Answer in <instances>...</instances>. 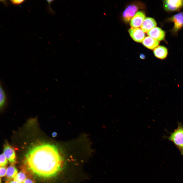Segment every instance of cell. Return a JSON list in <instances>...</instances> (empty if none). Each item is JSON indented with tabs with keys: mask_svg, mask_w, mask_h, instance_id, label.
<instances>
[{
	"mask_svg": "<svg viewBox=\"0 0 183 183\" xmlns=\"http://www.w3.org/2000/svg\"><path fill=\"white\" fill-rule=\"evenodd\" d=\"M54 145L42 143L31 147L25 154L27 170L35 176L48 178L57 176L63 168V159Z\"/></svg>",
	"mask_w": 183,
	"mask_h": 183,
	"instance_id": "6da1fadb",
	"label": "cell"
},
{
	"mask_svg": "<svg viewBox=\"0 0 183 183\" xmlns=\"http://www.w3.org/2000/svg\"><path fill=\"white\" fill-rule=\"evenodd\" d=\"M166 138L173 142L183 155V125L178 122L177 128L170 133V135Z\"/></svg>",
	"mask_w": 183,
	"mask_h": 183,
	"instance_id": "7a4b0ae2",
	"label": "cell"
},
{
	"mask_svg": "<svg viewBox=\"0 0 183 183\" xmlns=\"http://www.w3.org/2000/svg\"><path fill=\"white\" fill-rule=\"evenodd\" d=\"M163 6L165 10L173 11L177 10L183 6V0H165Z\"/></svg>",
	"mask_w": 183,
	"mask_h": 183,
	"instance_id": "3957f363",
	"label": "cell"
},
{
	"mask_svg": "<svg viewBox=\"0 0 183 183\" xmlns=\"http://www.w3.org/2000/svg\"><path fill=\"white\" fill-rule=\"evenodd\" d=\"M128 32L132 39L136 42H141L145 38V33L141 28H131Z\"/></svg>",
	"mask_w": 183,
	"mask_h": 183,
	"instance_id": "277c9868",
	"label": "cell"
},
{
	"mask_svg": "<svg viewBox=\"0 0 183 183\" xmlns=\"http://www.w3.org/2000/svg\"><path fill=\"white\" fill-rule=\"evenodd\" d=\"M145 18L144 12L142 11L137 12L131 20L130 25L131 28H139L141 26Z\"/></svg>",
	"mask_w": 183,
	"mask_h": 183,
	"instance_id": "5b68a950",
	"label": "cell"
},
{
	"mask_svg": "<svg viewBox=\"0 0 183 183\" xmlns=\"http://www.w3.org/2000/svg\"><path fill=\"white\" fill-rule=\"evenodd\" d=\"M147 34L148 36L159 41L164 39L165 33L160 28L156 27L148 32Z\"/></svg>",
	"mask_w": 183,
	"mask_h": 183,
	"instance_id": "8992f818",
	"label": "cell"
},
{
	"mask_svg": "<svg viewBox=\"0 0 183 183\" xmlns=\"http://www.w3.org/2000/svg\"><path fill=\"white\" fill-rule=\"evenodd\" d=\"M138 10L137 7L135 5H131L128 6L123 13L125 21L128 22L136 14Z\"/></svg>",
	"mask_w": 183,
	"mask_h": 183,
	"instance_id": "52a82bcc",
	"label": "cell"
},
{
	"mask_svg": "<svg viewBox=\"0 0 183 183\" xmlns=\"http://www.w3.org/2000/svg\"><path fill=\"white\" fill-rule=\"evenodd\" d=\"M3 154L9 161L12 163L16 162V154L12 147L8 143L5 145Z\"/></svg>",
	"mask_w": 183,
	"mask_h": 183,
	"instance_id": "ba28073f",
	"label": "cell"
},
{
	"mask_svg": "<svg viewBox=\"0 0 183 183\" xmlns=\"http://www.w3.org/2000/svg\"><path fill=\"white\" fill-rule=\"evenodd\" d=\"M157 25L156 22L154 19L151 17H147L143 21L141 28L144 32L147 33L156 27Z\"/></svg>",
	"mask_w": 183,
	"mask_h": 183,
	"instance_id": "9c48e42d",
	"label": "cell"
},
{
	"mask_svg": "<svg viewBox=\"0 0 183 183\" xmlns=\"http://www.w3.org/2000/svg\"><path fill=\"white\" fill-rule=\"evenodd\" d=\"M171 20L174 23V29L177 31L183 26V12L179 13L172 17Z\"/></svg>",
	"mask_w": 183,
	"mask_h": 183,
	"instance_id": "30bf717a",
	"label": "cell"
},
{
	"mask_svg": "<svg viewBox=\"0 0 183 183\" xmlns=\"http://www.w3.org/2000/svg\"><path fill=\"white\" fill-rule=\"evenodd\" d=\"M142 43L147 48L151 50H154L158 47L159 42L156 39L149 36L145 37Z\"/></svg>",
	"mask_w": 183,
	"mask_h": 183,
	"instance_id": "8fae6325",
	"label": "cell"
},
{
	"mask_svg": "<svg viewBox=\"0 0 183 183\" xmlns=\"http://www.w3.org/2000/svg\"><path fill=\"white\" fill-rule=\"evenodd\" d=\"M153 53L156 57L163 60L166 57L168 54V51L165 47L162 46H159L154 50Z\"/></svg>",
	"mask_w": 183,
	"mask_h": 183,
	"instance_id": "7c38bea8",
	"label": "cell"
},
{
	"mask_svg": "<svg viewBox=\"0 0 183 183\" xmlns=\"http://www.w3.org/2000/svg\"><path fill=\"white\" fill-rule=\"evenodd\" d=\"M17 173L18 170L16 167L11 165L7 169L6 176L8 179H12L14 178Z\"/></svg>",
	"mask_w": 183,
	"mask_h": 183,
	"instance_id": "4fadbf2b",
	"label": "cell"
},
{
	"mask_svg": "<svg viewBox=\"0 0 183 183\" xmlns=\"http://www.w3.org/2000/svg\"><path fill=\"white\" fill-rule=\"evenodd\" d=\"M27 175L23 171L19 172L14 178V180L19 183H22L26 178Z\"/></svg>",
	"mask_w": 183,
	"mask_h": 183,
	"instance_id": "5bb4252c",
	"label": "cell"
},
{
	"mask_svg": "<svg viewBox=\"0 0 183 183\" xmlns=\"http://www.w3.org/2000/svg\"><path fill=\"white\" fill-rule=\"evenodd\" d=\"M0 106L2 108L5 105L6 102L7 97L6 94L2 87L1 84H0Z\"/></svg>",
	"mask_w": 183,
	"mask_h": 183,
	"instance_id": "9a60e30c",
	"label": "cell"
},
{
	"mask_svg": "<svg viewBox=\"0 0 183 183\" xmlns=\"http://www.w3.org/2000/svg\"><path fill=\"white\" fill-rule=\"evenodd\" d=\"M7 159L3 154L0 156V165L1 167L5 166L7 163Z\"/></svg>",
	"mask_w": 183,
	"mask_h": 183,
	"instance_id": "2e32d148",
	"label": "cell"
},
{
	"mask_svg": "<svg viewBox=\"0 0 183 183\" xmlns=\"http://www.w3.org/2000/svg\"><path fill=\"white\" fill-rule=\"evenodd\" d=\"M6 168L5 166L1 167L0 168V176L1 177H3L5 176L6 174Z\"/></svg>",
	"mask_w": 183,
	"mask_h": 183,
	"instance_id": "e0dca14e",
	"label": "cell"
},
{
	"mask_svg": "<svg viewBox=\"0 0 183 183\" xmlns=\"http://www.w3.org/2000/svg\"><path fill=\"white\" fill-rule=\"evenodd\" d=\"M9 1L12 4L18 5L22 4L25 1L23 0H11Z\"/></svg>",
	"mask_w": 183,
	"mask_h": 183,
	"instance_id": "ac0fdd59",
	"label": "cell"
},
{
	"mask_svg": "<svg viewBox=\"0 0 183 183\" xmlns=\"http://www.w3.org/2000/svg\"><path fill=\"white\" fill-rule=\"evenodd\" d=\"M22 183H34V182L32 179L30 178H27Z\"/></svg>",
	"mask_w": 183,
	"mask_h": 183,
	"instance_id": "d6986e66",
	"label": "cell"
},
{
	"mask_svg": "<svg viewBox=\"0 0 183 183\" xmlns=\"http://www.w3.org/2000/svg\"><path fill=\"white\" fill-rule=\"evenodd\" d=\"M140 57L142 59H144L145 57V55L144 54H141L140 55Z\"/></svg>",
	"mask_w": 183,
	"mask_h": 183,
	"instance_id": "ffe728a7",
	"label": "cell"
},
{
	"mask_svg": "<svg viewBox=\"0 0 183 183\" xmlns=\"http://www.w3.org/2000/svg\"><path fill=\"white\" fill-rule=\"evenodd\" d=\"M1 1L3 3L6 5H7V2L6 1Z\"/></svg>",
	"mask_w": 183,
	"mask_h": 183,
	"instance_id": "44dd1931",
	"label": "cell"
},
{
	"mask_svg": "<svg viewBox=\"0 0 183 183\" xmlns=\"http://www.w3.org/2000/svg\"><path fill=\"white\" fill-rule=\"evenodd\" d=\"M10 183H19L17 181H16L14 180L10 182Z\"/></svg>",
	"mask_w": 183,
	"mask_h": 183,
	"instance_id": "7402d4cb",
	"label": "cell"
}]
</instances>
